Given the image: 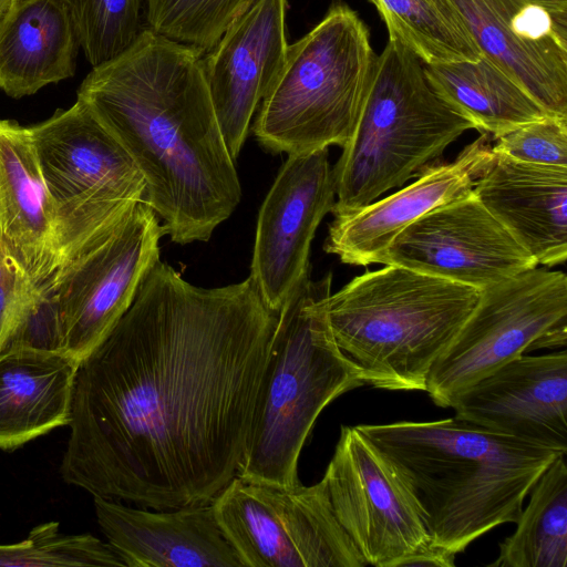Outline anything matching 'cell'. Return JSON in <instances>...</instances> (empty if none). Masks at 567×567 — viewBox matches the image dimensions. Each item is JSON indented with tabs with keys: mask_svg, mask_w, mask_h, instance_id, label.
Masks as SVG:
<instances>
[{
	"mask_svg": "<svg viewBox=\"0 0 567 567\" xmlns=\"http://www.w3.org/2000/svg\"><path fill=\"white\" fill-rule=\"evenodd\" d=\"M204 52L146 28L93 66L82 101L128 152L145 202L179 245L207 241L241 199V186L206 82Z\"/></svg>",
	"mask_w": 567,
	"mask_h": 567,
	"instance_id": "2",
	"label": "cell"
},
{
	"mask_svg": "<svg viewBox=\"0 0 567 567\" xmlns=\"http://www.w3.org/2000/svg\"><path fill=\"white\" fill-rule=\"evenodd\" d=\"M455 419L567 452V352L522 354L458 394Z\"/></svg>",
	"mask_w": 567,
	"mask_h": 567,
	"instance_id": "16",
	"label": "cell"
},
{
	"mask_svg": "<svg viewBox=\"0 0 567 567\" xmlns=\"http://www.w3.org/2000/svg\"><path fill=\"white\" fill-rule=\"evenodd\" d=\"M79 362L50 349L13 344L0 352V449L12 451L69 425Z\"/></svg>",
	"mask_w": 567,
	"mask_h": 567,
	"instance_id": "22",
	"label": "cell"
},
{
	"mask_svg": "<svg viewBox=\"0 0 567 567\" xmlns=\"http://www.w3.org/2000/svg\"><path fill=\"white\" fill-rule=\"evenodd\" d=\"M473 193L537 265L566 261L567 167L494 154Z\"/></svg>",
	"mask_w": 567,
	"mask_h": 567,
	"instance_id": "21",
	"label": "cell"
},
{
	"mask_svg": "<svg viewBox=\"0 0 567 567\" xmlns=\"http://www.w3.org/2000/svg\"><path fill=\"white\" fill-rule=\"evenodd\" d=\"M355 426L413 492L431 545L454 555L516 523L536 481L566 454L455 417Z\"/></svg>",
	"mask_w": 567,
	"mask_h": 567,
	"instance_id": "3",
	"label": "cell"
},
{
	"mask_svg": "<svg viewBox=\"0 0 567 567\" xmlns=\"http://www.w3.org/2000/svg\"><path fill=\"white\" fill-rule=\"evenodd\" d=\"M375 60L358 14L332 4L311 31L288 44L251 127L259 144L288 155L342 148L358 124Z\"/></svg>",
	"mask_w": 567,
	"mask_h": 567,
	"instance_id": "7",
	"label": "cell"
},
{
	"mask_svg": "<svg viewBox=\"0 0 567 567\" xmlns=\"http://www.w3.org/2000/svg\"><path fill=\"white\" fill-rule=\"evenodd\" d=\"M0 260L41 295L59 261L56 210L28 127L0 120Z\"/></svg>",
	"mask_w": 567,
	"mask_h": 567,
	"instance_id": "19",
	"label": "cell"
},
{
	"mask_svg": "<svg viewBox=\"0 0 567 567\" xmlns=\"http://www.w3.org/2000/svg\"><path fill=\"white\" fill-rule=\"evenodd\" d=\"M1 567H123L111 546L91 534H65L58 522L33 527L14 544H0Z\"/></svg>",
	"mask_w": 567,
	"mask_h": 567,
	"instance_id": "28",
	"label": "cell"
},
{
	"mask_svg": "<svg viewBox=\"0 0 567 567\" xmlns=\"http://www.w3.org/2000/svg\"><path fill=\"white\" fill-rule=\"evenodd\" d=\"M163 236L159 218L140 200L61 251L42 291L56 351L80 362L107 337L159 259Z\"/></svg>",
	"mask_w": 567,
	"mask_h": 567,
	"instance_id": "8",
	"label": "cell"
},
{
	"mask_svg": "<svg viewBox=\"0 0 567 567\" xmlns=\"http://www.w3.org/2000/svg\"><path fill=\"white\" fill-rule=\"evenodd\" d=\"M78 47L63 0H18L0 23V90L20 99L73 76Z\"/></svg>",
	"mask_w": 567,
	"mask_h": 567,
	"instance_id": "23",
	"label": "cell"
},
{
	"mask_svg": "<svg viewBox=\"0 0 567 567\" xmlns=\"http://www.w3.org/2000/svg\"><path fill=\"white\" fill-rule=\"evenodd\" d=\"M97 524L126 567H243L212 504L154 509L93 496Z\"/></svg>",
	"mask_w": 567,
	"mask_h": 567,
	"instance_id": "20",
	"label": "cell"
},
{
	"mask_svg": "<svg viewBox=\"0 0 567 567\" xmlns=\"http://www.w3.org/2000/svg\"><path fill=\"white\" fill-rule=\"evenodd\" d=\"M471 128L473 122L433 89L423 62L389 37L377 56L355 130L332 167L333 217L417 176Z\"/></svg>",
	"mask_w": 567,
	"mask_h": 567,
	"instance_id": "6",
	"label": "cell"
},
{
	"mask_svg": "<svg viewBox=\"0 0 567 567\" xmlns=\"http://www.w3.org/2000/svg\"><path fill=\"white\" fill-rule=\"evenodd\" d=\"M400 41L423 63L476 61L482 52L455 0H370Z\"/></svg>",
	"mask_w": 567,
	"mask_h": 567,
	"instance_id": "26",
	"label": "cell"
},
{
	"mask_svg": "<svg viewBox=\"0 0 567 567\" xmlns=\"http://www.w3.org/2000/svg\"><path fill=\"white\" fill-rule=\"evenodd\" d=\"M243 567H364L322 481L305 486L238 476L210 503Z\"/></svg>",
	"mask_w": 567,
	"mask_h": 567,
	"instance_id": "11",
	"label": "cell"
},
{
	"mask_svg": "<svg viewBox=\"0 0 567 567\" xmlns=\"http://www.w3.org/2000/svg\"><path fill=\"white\" fill-rule=\"evenodd\" d=\"M481 290L398 265L365 271L327 299L338 347L362 382L424 391L430 370Z\"/></svg>",
	"mask_w": 567,
	"mask_h": 567,
	"instance_id": "5",
	"label": "cell"
},
{
	"mask_svg": "<svg viewBox=\"0 0 567 567\" xmlns=\"http://www.w3.org/2000/svg\"><path fill=\"white\" fill-rule=\"evenodd\" d=\"M543 9L551 18L557 29L567 35V0H526Z\"/></svg>",
	"mask_w": 567,
	"mask_h": 567,
	"instance_id": "33",
	"label": "cell"
},
{
	"mask_svg": "<svg viewBox=\"0 0 567 567\" xmlns=\"http://www.w3.org/2000/svg\"><path fill=\"white\" fill-rule=\"evenodd\" d=\"M276 323L250 277L203 288L158 259L79 362L63 481L145 508L212 503L237 476Z\"/></svg>",
	"mask_w": 567,
	"mask_h": 567,
	"instance_id": "1",
	"label": "cell"
},
{
	"mask_svg": "<svg viewBox=\"0 0 567 567\" xmlns=\"http://www.w3.org/2000/svg\"><path fill=\"white\" fill-rule=\"evenodd\" d=\"M332 274L310 272L277 312L267 368L237 476L295 486L302 447L322 410L364 385L332 334L327 299Z\"/></svg>",
	"mask_w": 567,
	"mask_h": 567,
	"instance_id": "4",
	"label": "cell"
},
{
	"mask_svg": "<svg viewBox=\"0 0 567 567\" xmlns=\"http://www.w3.org/2000/svg\"><path fill=\"white\" fill-rule=\"evenodd\" d=\"M92 66L128 49L148 28L146 0H63Z\"/></svg>",
	"mask_w": 567,
	"mask_h": 567,
	"instance_id": "27",
	"label": "cell"
},
{
	"mask_svg": "<svg viewBox=\"0 0 567 567\" xmlns=\"http://www.w3.org/2000/svg\"><path fill=\"white\" fill-rule=\"evenodd\" d=\"M258 0H146L147 27L171 40L209 51Z\"/></svg>",
	"mask_w": 567,
	"mask_h": 567,
	"instance_id": "29",
	"label": "cell"
},
{
	"mask_svg": "<svg viewBox=\"0 0 567 567\" xmlns=\"http://www.w3.org/2000/svg\"><path fill=\"white\" fill-rule=\"evenodd\" d=\"M481 50L539 105L567 117V35L526 0H455Z\"/></svg>",
	"mask_w": 567,
	"mask_h": 567,
	"instance_id": "18",
	"label": "cell"
},
{
	"mask_svg": "<svg viewBox=\"0 0 567 567\" xmlns=\"http://www.w3.org/2000/svg\"><path fill=\"white\" fill-rule=\"evenodd\" d=\"M287 0H258L203 56L215 114L236 161L288 48Z\"/></svg>",
	"mask_w": 567,
	"mask_h": 567,
	"instance_id": "15",
	"label": "cell"
},
{
	"mask_svg": "<svg viewBox=\"0 0 567 567\" xmlns=\"http://www.w3.org/2000/svg\"><path fill=\"white\" fill-rule=\"evenodd\" d=\"M321 481L337 519L368 565L403 567L431 546L413 492L357 426H341Z\"/></svg>",
	"mask_w": 567,
	"mask_h": 567,
	"instance_id": "12",
	"label": "cell"
},
{
	"mask_svg": "<svg viewBox=\"0 0 567 567\" xmlns=\"http://www.w3.org/2000/svg\"><path fill=\"white\" fill-rule=\"evenodd\" d=\"M493 158L487 134L483 133L453 162L425 166L406 187L334 217L324 251L351 266L382 264L401 231L427 212L472 192Z\"/></svg>",
	"mask_w": 567,
	"mask_h": 567,
	"instance_id": "17",
	"label": "cell"
},
{
	"mask_svg": "<svg viewBox=\"0 0 567 567\" xmlns=\"http://www.w3.org/2000/svg\"><path fill=\"white\" fill-rule=\"evenodd\" d=\"M515 532L499 544L495 567L567 566V464L558 455L530 489Z\"/></svg>",
	"mask_w": 567,
	"mask_h": 567,
	"instance_id": "25",
	"label": "cell"
},
{
	"mask_svg": "<svg viewBox=\"0 0 567 567\" xmlns=\"http://www.w3.org/2000/svg\"><path fill=\"white\" fill-rule=\"evenodd\" d=\"M483 290L537 267L472 192L427 212L382 261Z\"/></svg>",
	"mask_w": 567,
	"mask_h": 567,
	"instance_id": "13",
	"label": "cell"
},
{
	"mask_svg": "<svg viewBox=\"0 0 567 567\" xmlns=\"http://www.w3.org/2000/svg\"><path fill=\"white\" fill-rule=\"evenodd\" d=\"M492 152L538 165L567 167V117L549 115L496 138Z\"/></svg>",
	"mask_w": 567,
	"mask_h": 567,
	"instance_id": "30",
	"label": "cell"
},
{
	"mask_svg": "<svg viewBox=\"0 0 567 567\" xmlns=\"http://www.w3.org/2000/svg\"><path fill=\"white\" fill-rule=\"evenodd\" d=\"M41 296L0 260V352L20 339Z\"/></svg>",
	"mask_w": 567,
	"mask_h": 567,
	"instance_id": "31",
	"label": "cell"
},
{
	"mask_svg": "<svg viewBox=\"0 0 567 567\" xmlns=\"http://www.w3.org/2000/svg\"><path fill=\"white\" fill-rule=\"evenodd\" d=\"M433 89L476 130L501 135L554 115L483 53L476 61L423 63Z\"/></svg>",
	"mask_w": 567,
	"mask_h": 567,
	"instance_id": "24",
	"label": "cell"
},
{
	"mask_svg": "<svg viewBox=\"0 0 567 567\" xmlns=\"http://www.w3.org/2000/svg\"><path fill=\"white\" fill-rule=\"evenodd\" d=\"M63 249L144 199L145 182L116 137L80 100L28 127Z\"/></svg>",
	"mask_w": 567,
	"mask_h": 567,
	"instance_id": "10",
	"label": "cell"
},
{
	"mask_svg": "<svg viewBox=\"0 0 567 567\" xmlns=\"http://www.w3.org/2000/svg\"><path fill=\"white\" fill-rule=\"evenodd\" d=\"M455 565V555L441 548L430 546L427 549L414 555L408 559L404 566H440L453 567Z\"/></svg>",
	"mask_w": 567,
	"mask_h": 567,
	"instance_id": "32",
	"label": "cell"
},
{
	"mask_svg": "<svg viewBox=\"0 0 567 567\" xmlns=\"http://www.w3.org/2000/svg\"><path fill=\"white\" fill-rule=\"evenodd\" d=\"M334 202L328 148L288 155L258 213L249 276L272 312L310 272L312 239Z\"/></svg>",
	"mask_w": 567,
	"mask_h": 567,
	"instance_id": "14",
	"label": "cell"
},
{
	"mask_svg": "<svg viewBox=\"0 0 567 567\" xmlns=\"http://www.w3.org/2000/svg\"><path fill=\"white\" fill-rule=\"evenodd\" d=\"M18 0H0V23L9 14Z\"/></svg>",
	"mask_w": 567,
	"mask_h": 567,
	"instance_id": "34",
	"label": "cell"
},
{
	"mask_svg": "<svg viewBox=\"0 0 567 567\" xmlns=\"http://www.w3.org/2000/svg\"><path fill=\"white\" fill-rule=\"evenodd\" d=\"M567 277L529 269L481 290L480 299L432 365L425 392L441 408L508 361L540 348L565 347Z\"/></svg>",
	"mask_w": 567,
	"mask_h": 567,
	"instance_id": "9",
	"label": "cell"
}]
</instances>
